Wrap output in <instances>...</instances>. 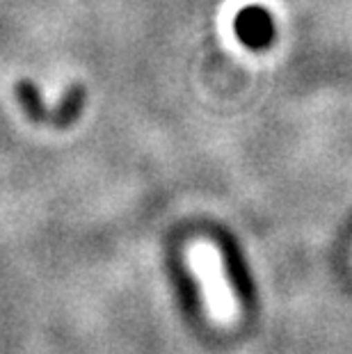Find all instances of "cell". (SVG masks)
<instances>
[{
    "mask_svg": "<svg viewBox=\"0 0 352 354\" xmlns=\"http://www.w3.org/2000/svg\"><path fill=\"white\" fill-rule=\"evenodd\" d=\"M234 32L250 50H266L275 41V21L261 5H247L238 12Z\"/></svg>",
    "mask_w": 352,
    "mask_h": 354,
    "instance_id": "obj_1",
    "label": "cell"
},
{
    "mask_svg": "<svg viewBox=\"0 0 352 354\" xmlns=\"http://www.w3.org/2000/svg\"><path fill=\"white\" fill-rule=\"evenodd\" d=\"M82 108H85V89L80 85H73L69 92L64 94L62 103L57 105L53 115H50V124L55 128H69L80 117Z\"/></svg>",
    "mask_w": 352,
    "mask_h": 354,
    "instance_id": "obj_2",
    "label": "cell"
},
{
    "mask_svg": "<svg viewBox=\"0 0 352 354\" xmlns=\"http://www.w3.org/2000/svg\"><path fill=\"white\" fill-rule=\"evenodd\" d=\"M17 96H19V103L24 105L26 115L33 119V122H44V119H50L46 105L41 101V94L39 89L33 80H21L17 82Z\"/></svg>",
    "mask_w": 352,
    "mask_h": 354,
    "instance_id": "obj_3",
    "label": "cell"
}]
</instances>
